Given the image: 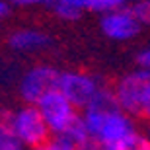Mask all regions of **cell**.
<instances>
[{
    "label": "cell",
    "mask_w": 150,
    "mask_h": 150,
    "mask_svg": "<svg viewBox=\"0 0 150 150\" xmlns=\"http://www.w3.org/2000/svg\"><path fill=\"white\" fill-rule=\"evenodd\" d=\"M148 88H150V70L139 68V70H133V72L119 78L115 88H113V94H115V100L123 111H127L133 117L134 115L140 117L142 101L146 98Z\"/></svg>",
    "instance_id": "3957f363"
},
{
    "label": "cell",
    "mask_w": 150,
    "mask_h": 150,
    "mask_svg": "<svg viewBox=\"0 0 150 150\" xmlns=\"http://www.w3.org/2000/svg\"><path fill=\"white\" fill-rule=\"evenodd\" d=\"M35 150H45V148H43V146H41V148H35Z\"/></svg>",
    "instance_id": "44dd1931"
},
{
    "label": "cell",
    "mask_w": 150,
    "mask_h": 150,
    "mask_svg": "<svg viewBox=\"0 0 150 150\" xmlns=\"http://www.w3.org/2000/svg\"><path fill=\"white\" fill-rule=\"evenodd\" d=\"M82 119L90 131V137L109 148H115L121 140L137 131L133 115L123 111L115 100L113 90L105 86L82 109Z\"/></svg>",
    "instance_id": "6da1fadb"
},
{
    "label": "cell",
    "mask_w": 150,
    "mask_h": 150,
    "mask_svg": "<svg viewBox=\"0 0 150 150\" xmlns=\"http://www.w3.org/2000/svg\"><path fill=\"white\" fill-rule=\"evenodd\" d=\"M45 6H49L51 12L57 18L67 20V22L78 20L82 16V12L86 10V2L84 0H47Z\"/></svg>",
    "instance_id": "9c48e42d"
},
{
    "label": "cell",
    "mask_w": 150,
    "mask_h": 150,
    "mask_svg": "<svg viewBox=\"0 0 150 150\" xmlns=\"http://www.w3.org/2000/svg\"><path fill=\"white\" fill-rule=\"evenodd\" d=\"M101 88L100 78L84 70H62L59 76V90L80 109L88 105Z\"/></svg>",
    "instance_id": "5b68a950"
},
{
    "label": "cell",
    "mask_w": 150,
    "mask_h": 150,
    "mask_svg": "<svg viewBox=\"0 0 150 150\" xmlns=\"http://www.w3.org/2000/svg\"><path fill=\"white\" fill-rule=\"evenodd\" d=\"M100 29L103 35L113 41H129L139 35L140 31V22L133 14V10L121 8V10L103 14L100 18Z\"/></svg>",
    "instance_id": "52a82bcc"
},
{
    "label": "cell",
    "mask_w": 150,
    "mask_h": 150,
    "mask_svg": "<svg viewBox=\"0 0 150 150\" xmlns=\"http://www.w3.org/2000/svg\"><path fill=\"white\" fill-rule=\"evenodd\" d=\"M146 134H148V137H150V121H148V131H146Z\"/></svg>",
    "instance_id": "ffe728a7"
},
{
    "label": "cell",
    "mask_w": 150,
    "mask_h": 150,
    "mask_svg": "<svg viewBox=\"0 0 150 150\" xmlns=\"http://www.w3.org/2000/svg\"><path fill=\"white\" fill-rule=\"evenodd\" d=\"M8 43L14 51L20 53H35V51H43L51 45V37L41 29L33 28H25V29H18L10 35Z\"/></svg>",
    "instance_id": "ba28073f"
},
{
    "label": "cell",
    "mask_w": 150,
    "mask_h": 150,
    "mask_svg": "<svg viewBox=\"0 0 150 150\" xmlns=\"http://www.w3.org/2000/svg\"><path fill=\"white\" fill-rule=\"evenodd\" d=\"M113 150H150V137L146 133L134 131L125 140H121Z\"/></svg>",
    "instance_id": "8fae6325"
},
{
    "label": "cell",
    "mask_w": 150,
    "mask_h": 150,
    "mask_svg": "<svg viewBox=\"0 0 150 150\" xmlns=\"http://www.w3.org/2000/svg\"><path fill=\"white\" fill-rule=\"evenodd\" d=\"M0 150H28L8 125H0Z\"/></svg>",
    "instance_id": "4fadbf2b"
},
{
    "label": "cell",
    "mask_w": 150,
    "mask_h": 150,
    "mask_svg": "<svg viewBox=\"0 0 150 150\" xmlns=\"http://www.w3.org/2000/svg\"><path fill=\"white\" fill-rule=\"evenodd\" d=\"M37 107H39V111H41L45 123L49 125L53 134H61L80 115L78 113V107L59 88L49 92L47 96H43L37 101Z\"/></svg>",
    "instance_id": "8992f818"
},
{
    "label": "cell",
    "mask_w": 150,
    "mask_h": 150,
    "mask_svg": "<svg viewBox=\"0 0 150 150\" xmlns=\"http://www.w3.org/2000/svg\"><path fill=\"white\" fill-rule=\"evenodd\" d=\"M140 117H144V119H148V121H150V88H148V92H146V98H144V101H142V109H140Z\"/></svg>",
    "instance_id": "ac0fdd59"
},
{
    "label": "cell",
    "mask_w": 150,
    "mask_h": 150,
    "mask_svg": "<svg viewBox=\"0 0 150 150\" xmlns=\"http://www.w3.org/2000/svg\"><path fill=\"white\" fill-rule=\"evenodd\" d=\"M43 148L45 150H78V146H74L72 142H68V140L61 139V137H55V139H51Z\"/></svg>",
    "instance_id": "9a60e30c"
},
{
    "label": "cell",
    "mask_w": 150,
    "mask_h": 150,
    "mask_svg": "<svg viewBox=\"0 0 150 150\" xmlns=\"http://www.w3.org/2000/svg\"><path fill=\"white\" fill-rule=\"evenodd\" d=\"M10 6H18V8H29V6H39L47 4V0H8Z\"/></svg>",
    "instance_id": "e0dca14e"
},
{
    "label": "cell",
    "mask_w": 150,
    "mask_h": 150,
    "mask_svg": "<svg viewBox=\"0 0 150 150\" xmlns=\"http://www.w3.org/2000/svg\"><path fill=\"white\" fill-rule=\"evenodd\" d=\"M10 14V2L8 0H0V20H4Z\"/></svg>",
    "instance_id": "d6986e66"
},
{
    "label": "cell",
    "mask_w": 150,
    "mask_h": 150,
    "mask_svg": "<svg viewBox=\"0 0 150 150\" xmlns=\"http://www.w3.org/2000/svg\"><path fill=\"white\" fill-rule=\"evenodd\" d=\"M131 10L140 22V25H150V0H137Z\"/></svg>",
    "instance_id": "5bb4252c"
},
{
    "label": "cell",
    "mask_w": 150,
    "mask_h": 150,
    "mask_svg": "<svg viewBox=\"0 0 150 150\" xmlns=\"http://www.w3.org/2000/svg\"><path fill=\"white\" fill-rule=\"evenodd\" d=\"M84 2H86V10L101 14V16L115 10H121L127 4V0H84Z\"/></svg>",
    "instance_id": "7c38bea8"
},
{
    "label": "cell",
    "mask_w": 150,
    "mask_h": 150,
    "mask_svg": "<svg viewBox=\"0 0 150 150\" xmlns=\"http://www.w3.org/2000/svg\"><path fill=\"white\" fill-rule=\"evenodd\" d=\"M59 76H61V70H57L51 64H35L28 68L20 78V86H18L23 103L37 105V101L43 96L59 88Z\"/></svg>",
    "instance_id": "277c9868"
},
{
    "label": "cell",
    "mask_w": 150,
    "mask_h": 150,
    "mask_svg": "<svg viewBox=\"0 0 150 150\" xmlns=\"http://www.w3.org/2000/svg\"><path fill=\"white\" fill-rule=\"evenodd\" d=\"M55 137H61V139L72 142L74 146H80V144H84L88 139H92L88 127H86V123H84V119H82V115H78L61 134H55Z\"/></svg>",
    "instance_id": "30bf717a"
},
{
    "label": "cell",
    "mask_w": 150,
    "mask_h": 150,
    "mask_svg": "<svg viewBox=\"0 0 150 150\" xmlns=\"http://www.w3.org/2000/svg\"><path fill=\"white\" fill-rule=\"evenodd\" d=\"M8 127L31 150L45 146L51 140V134H53L49 125L45 123L41 111H39V107L33 105V103H23L18 109H12Z\"/></svg>",
    "instance_id": "7a4b0ae2"
},
{
    "label": "cell",
    "mask_w": 150,
    "mask_h": 150,
    "mask_svg": "<svg viewBox=\"0 0 150 150\" xmlns=\"http://www.w3.org/2000/svg\"><path fill=\"white\" fill-rule=\"evenodd\" d=\"M137 64H139V68L150 70V47L142 49L139 55H137Z\"/></svg>",
    "instance_id": "2e32d148"
}]
</instances>
